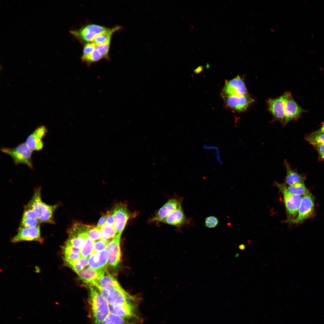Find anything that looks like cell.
Listing matches in <instances>:
<instances>
[{"label": "cell", "instance_id": "1", "mask_svg": "<svg viewBox=\"0 0 324 324\" xmlns=\"http://www.w3.org/2000/svg\"><path fill=\"white\" fill-rule=\"evenodd\" d=\"M87 285L89 290L92 324H102L110 313L109 304L96 287L91 284Z\"/></svg>", "mask_w": 324, "mask_h": 324}, {"label": "cell", "instance_id": "2", "mask_svg": "<svg viewBox=\"0 0 324 324\" xmlns=\"http://www.w3.org/2000/svg\"><path fill=\"white\" fill-rule=\"evenodd\" d=\"M26 207L37 210L40 213L38 219L40 223L55 224L53 214L58 205L47 204L43 202L41 198L40 188L36 189Z\"/></svg>", "mask_w": 324, "mask_h": 324}, {"label": "cell", "instance_id": "3", "mask_svg": "<svg viewBox=\"0 0 324 324\" xmlns=\"http://www.w3.org/2000/svg\"><path fill=\"white\" fill-rule=\"evenodd\" d=\"M96 287L105 298L110 305L116 306L126 303L137 304L139 298L130 294L121 286L110 292H108L97 285Z\"/></svg>", "mask_w": 324, "mask_h": 324}, {"label": "cell", "instance_id": "4", "mask_svg": "<svg viewBox=\"0 0 324 324\" xmlns=\"http://www.w3.org/2000/svg\"><path fill=\"white\" fill-rule=\"evenodd\" d=\"M1 150L3 152L10 155L16 165L24 164L33 170L32 158V152L26 142L21 143L13 148L3 147Z\"/></svg>", "mask_w": 324, "mask_h": 324}, {"label": "cell", "instance_id": "5", "mask_svg": "<svg viewBox=\"0 0 324 324\" xmlns=\"http://www.w3.org/2000/svg\"><path fill=\"white\" fill-rule=\"evenodd\" d=\"M274 185L282 193L284 197L286 211L290 216H294L298 213L303 197L302 196L293 194L288 190L284 183H274Z\"/></svg>", "mask_w": 324, "mask_h": 324}, {"label": "cell", "instance_id": "6", "mask_svg": "<svg viewBox=\"0 0 324 324\" xmlns=\"http://www.w3.org/2000/svg\"><path fill=\"white\" fill-rule=\"evenodd\" d=\"M112 211L115 220L113 227L118 234L123 232L128 221L134 216V214L131 213L122 202L116 204Z\"/></svg>", "mask_w": 324, "mask_h": 324}, {"label": "cell", "instance_id": "7", "mask_svg": "<svg viewBox=\"0 0 324 324\" xmlns=\"http://www.w3.org/2000/svg\"><path fill=\"white\" fill-rule=\"evenodd\" d=\"M314 209V199L309 193L303 197L297 217L295 219H288L286 221L290 224L301 222L312 216Z\"/></svg>", "mask_w": 324, "mask_h": 324}, {"label": "cell", "instance_id": "8", "mask_svg": "<svg viewBox=\"0 0 324 324\" xmlns=\"http://www.w3.org/2000/svg\"><path fill=\"white\" fill-rule=\"evenodd\" d=\"M13 243L27 241H36L43 243L44 239L41 235L40 226L27 228H19L16 235L11 239Z\"/></svg>", "mask_w": 324, "mask_h": 324}, {"label": "cell", "instance_id": "9", "mask_svg": "<svg viewBox=\"0 0 324 324\" xmlns=\"http://www.w3.org/2000/svg\"><path fill=\"white\" fill-rule=\"evenodd\" d=\"M291 94L290 92H287L279 98L269 99L267 101L269 110L276 119L282 123L284 122L285 103Z\"/></svg>", "mask_w": 324, "mask_h": 324}, {"label": "cell", "instance_id": "10", "mask_svg": "<svg viewBox=\"0 0 324 324\" xmlns=\"http://www.w3.org/2000/svg\"><path fill=\"white\" fill-rule=\"evenodd\" d=\"M247 93L245 83L239 76L225 82L223 90V97L242 96Z\"/></svg>", "mask_w": 324, "mask_h": 324}, {"label": "cell", "instance_id": "11", "mask_svg": "<svg viewBox=\"0 0 324 324\" xmlns=\"http://www.w3.org/2000/svg\"><path fill=\"white\" fill-rule=\"evenodd\" d=\"M109 28L101 26L92 24L87 25L77 30L70 31L74 36L87 42H92L98 34L107 31Z\"/></svg>", "mask_w": 324, "mask_h": 324}, {"label": "cell", "instance_id": "12", "mask_svg": "<svg viewBox=\"0 0 324 324\" xmlns=\"http://www.w3.org/2000/svg\"><path fill=\"white\" fill-rule=\"evenodd\" d=\"M48 131L45 125H40L28 136L26 143L32 152L39 151L43 148L44 143L42 139Z\"/></svg>", "mask_w": 324, "mask_h": 324}, {"label": "cell", "instance_id": "13", "mask_svg": "<svg viewBox=\"0 0 324 324\" xmlns=\"http://www.w3.org/2000/svg\"><path fill=\"white\" fill-rule=\"evenodd\" d=\"M123 232L118 234L116 236L107 244L106 249L110 253L109 264L116 267L119 264L121 259L120 239Z\"/></svg>", "mask_w": 324, "mask_h": 324}, {"label": "cell", "instance_id": "14", "mask_svg": "<svg viewBox=\"0 0 324 324\" xmlns=\"http://www.w3.org/2000/svg\"><path fill=\"white\" fill-rule=\"evenodd\" d=\"M226 106L237 111L245 110L254 100L247 94L239 96L224 97Z\"/></svg>", "mask_w": 324, "mask_h": 324}, {"label": "cell", "instance_id": "15", "mask_svg": "<svg viewBox=\"0 0 324 324\" xmlns=\"http://www.w3.org/2000/svg\"><path fill=\"white\" fill-rule=\"evenodd\" d=\"M109 256V252L106 249L93 253L88 257V266L94 269L107 270Z\"/></svg>", "mask_w": 324, "mask_h": 324}, {"label": "cell", "instance_id": "16", "mask_svg": "<svg viewBox=\"0 0 324 324\" xmlns=\"http://www.w3.org/2000/svg\"><path fill=\"white\" fill-rule=\"evenodd\" d=\"M137 305L126 303L116 306L109 305L110 313L127 320H136L138 318L136 314Z\"/></svg>", "mask_w": 324, "mask_h": 324}, {"label": "cell", "instance_id": "17", "mask_svg": "<svg viewBox=\"0 0 324 324\" xmlns=\"http://www.w3.org/2000/svg\"><path fill=\"white\" fill-rule=\"evenodd\" d=\"M305 111L293 99L291 94L285 106L284 123L286 124L290 121L298 118Z\"/></svg>", "mask_w": 324, "mask_h": 324}, {"label": "cell", "instance_id": "18", "mask_svg": "<svg viewBox=\"0 0 324 324\" xmlns=\"http://www.w3.org/2000/svg\"><path fill=\"white\" fill-rule=\"evenodd\" d=\"M182 208L180 201L176 198L170 199L159 209L151 220L160 222L172 212Z\"/></svg>", "mask_w": 324, "mask_h": 324}, {"label": "cell", "instance_id": "19", "mask_svg": "<svg viewBox=\"0 0 324 324\" xmlns=\"http://www.w3.org/2000/svg\"><path fill=\"white\" fill-rule=\"evenodd\" d=\"M106 271L96 270L89 267H86L78 274L79 278L86 284H92L103 277Z\"/></svg>", "mask_w": 324, "mask_h": 324}, {"label": "cell", "instance_id": "20", "mask_svg": "<svg viewBox=\"0 0 324 324\" xmlns=\"http://www.w3.org/2000/svg\"><path fill=\"white\" fill-rule=\"evenodd\" d=\"M187 221L184 213L181 208L172 212L160 222L177 227H180Z\"/></svg>", "mask_w": 324, "mask_h": 324}, {"label": "cell", "instance_id": "21", "mask_svg": "<svg viewBox=\"0 0 324 324\" xmlns=\"http://www.w3.org/2000/svg\"><path fill=\"white\" fill-rule=\"evenodd\" d=\"M106 274L99 279L97 282L93 283L92 285H97L108 292H110L120 286L118 281L108 271L105 272Z\"/></svg>", "mask_w": 324, "mask_h": 324}, {"label": "cell", "instance_id": "22", "mask_svg": "<svg viewBox=\"0 0 324 324\" xmlns=\"http://www.w3.org/2000/svg\"><path fill=\"white\" fill-rule=\"evenodd\" d=\"M284 163L286 172L285 182L287 184L290 186L304 182V177L303 176L292 169L286 160H284Z\"/></svg>", "mask_w": 324, "mask_h": 324}, {"label": "cell", "instance_id": "23", "mask_svg": "<svg viewBox=\"0 0 324 324\" xmlns=\"http://www.w3.org/2000/svg\"><path fill=\"white\" fill-rule=\"evenodd\" d=\"M122 28L121 26H117L112 28H109L107 31L97 35L92 42L96 45L104 44L111 40V37L115 32Z\"/></svg>", "mask_w": 324, "mask_h": 324}, {"label": "cell", "instance_id": "24", "mask_svg": "<svg viewBox=\"0 0 324 324\" xmlns=\"http://www.w3.org/2000/svg\"><path fill=\"white\" fill-rule=\"evenodd\" d=\"M305 139L312 145L324 144V132L317 130L306 135Z\"/></svg>", "mask_w": 324, "mask_h": 324}, {"label": "cell", "instance_id": "25", "mask_svg": "<svg viewBox=\"0 0 324 324\" xmlns=\"http://www.w3.org/2000/svg\"><path fill=\"white\" fill-rule=\"evenodd\" d=\"M94 243V241L88 236L86 237L83 245L80 248L81 257L88 258L93 253Z\"/></svg>", "mask_w": 324, "mask_h": 324}, {"label": "cell", "instance_id": "26", "mask_svg": "<svg viewBox=\"0 0 324 324\" xmlns=\"http://www.w3.org/2000/svg\"><path fill=\"white\" fill-rule=\"evenodd\" d=\"M100 230L102 234L101 239L107 244L110 239L114 238L117 234L113 227L106 224L101 228Z\"/></svg>", "mask_w": 324, "mask_h": 324}, {"label": "cell", "instance_id": "27", "mask_svg": "<svg viewBox=\"0 0 324 324\" xmlns=\"http://www.w3.org/2000/svg\"><path fill=\"white\" fill-rule=\"evenodd\" d=\"M133 322L110 313L102 324H133Z\"/></svg>", "mask_w": 324, "mask_h": 324}, {"label": "cell", "instance_id": "28", "mask_svg": "<svg viewBox=\"0 0 324 324\" xmlns=\"http://www.w3.org/2000/svg\"><path fill=\"white\" fill-rule=\"evenodd\" d=\"M287 189L290 193L293 194L304 196L309 193L305 186L304 182L298 183L293 185L289 186L287 187Z\"/></svg>", "mask_w": 324, "mask_h": 324}, {"label": "cell", "instance_id": "29", "mask_svg": "<svg viewBox=\"0 0 324 324\" xmlns=\"http://www.w3.org/2000/svg\"><path fill=\"white\" fill-rule=\"evenodd\" d=\"M103 58L97 50L95 49L92 53L86 56H83L81 57L82 62L88 66L91 64L97 62Z\"/></svg>", "mask_w": 324, "mask_h": 324}, {"label": "cell", "instance_id": "30", "mask_svg": "<svg viewBox=\"0 0 324 324\" xmlns=\"http://www.w3.org/2000/svg\"><path fill=\"white\" fill-rule=\"evenodd\" d=\"M87 235L92 240L95 241L101 239L102 234L100 229L96 226L89 225Z\"/></svg>", "mask_w": 324, "mask_h": 324}, {"label": "cell", "instance_id": "31", "mask_svg": "<svg viewBox=\"0 0 324 324\" xmlns=\"http://www.w3.org/2000/svg\"><path fill=\"white\" fill-rule=\"evenodd\" d=\"M40 224L37 219L22 218L19 228L34 227L40 225Z\"/></svg>", "mask_w": 324, "mask_h": 324}, {"label": "cell", "instance_id": "32", "mask_svg": "<svg viewBox=\"0 0 324 324\" xmlns=\"http://www.w3.org/2000/svg\"><path fill=\"white\" fill-rule=\"evenodd\" d=\"M111 40L100 45H96V49L102 56L103 58L108 59V52L110 47Z\"/></svg>", "mask_w": 324, "mask_h": 324}, {"label": "cell", "instance_id": "33", "mask_svg": "<svg viewBox=\"0 0 324 324\" xmlns=\"http://www.w3.org/2000/svg\"><path fill=\"white\" fill-rule=\"evenodd\" d=\"M40 213L37 210L25 207L22 218H32L38 219Z\"/></svg>", "mask_w": 324, "mask_h": 324}, {"label": "cell", "instance_id": "34", "mask_svg": "<svg viewBox=\"0 0 324 324\" xmlns=\"http://www.w3.org/2000/svg\"><path fill=\"white\" fill-rule=\"evenodd\" d=\"M219 223L218 218L214 216L206 217L205 220V225L207 228H213L216 227Z\"/></svg>", "mask_w": 324, "mask_h": 324}, {"label": "cell", "instance_id": "35", "mask_svg": "<svg viewBox=\"0 0 324 324\" xmlns=\"http://www.w3.org/2000/svg\"><path fill=\"white\" fill-rule=\"evenodd\" d=\"M63 254L74 253L80 254V249L65 242L63 247Z\"/></svg>", "mask_w": 324, "mask_h": 324}, {"label": "cell", "instance_id": "36", "mask_svg": "<svg viewBox=\"0 0 324 324\" xmlns=\"http://www.w3.org/2000/svg\"><path fill=\"white\" fill-rule=\"evenodd\" d=\"M107 243L100 239L94 242L93 253H96L106 249Z\"/></svg>", "mask_w": 324, "mask_h": 324}, {"label": "cell", "instance_id": "37", "mask_svg": "<svg viewBox=\"0 0 324 324\" xmlns=\"http://www.w3.org/2000/svg\"><path fill=\"white\" fill-rule=\"evenodd\" d=\"M96 45L93 43L86 44L83 50V56L87 55L92 53L95 49Z\"/></svg>", "mask_w": 324, "mask_h": 324}, {"label": "cell", "instance_id": "38", "mask_svg": "<svg viewBox=\"0 0 324 324\" xmlns=\"http://www.w3.org/2000/svg\"><path fill=\"white\" fill-rule=\"evenodd\" d=\"M106 215V224L107 225L113 227L115 220L112 211H108Z\"/></svg>", "mask_w": 324, "mask_h": 324}, {"label": "cell", "instance_id": "39", "mask_svg": "<svg viewBox=\"0 0 324 324\" xmlns=\"http://www.w3.org/2000/svg\"><path fill=\"white\" fill-rule=\"evenodd\" d=\"M321 158L324 160V144H318L313 145Z\"/></svg>", "mask_w": 324, "mask_h": 324}, {"label": "cell", "instance_id": "40", "mask_svg": "<svg viewBox=\"0 0 324 324\" xmlns=\"http://www.w3.org/2000/svg\"><path fill=\"white\" fill-rule=\"evenodd\" d=\"M69 267L78 274L84 268L79 263V260L77 262L70 266Z\"/></svg>", "mask_w": 324, "mask_h": 324}, {"label": "cell", "instance_id": "41", "mask_svg": "<svg viewBox=\"0 0 324 324\" xmlns=\"http://www.w3.org/2000/svg\"><path fill=\"white\" fill-rule=\"evenodd\" d=\"M106 215H103L100 218L97 224L96 227L100 229L105 224L106 222Z\"/></svg>", "mask_w": 324, "mask_h": 324}, {"label": "cell", "instance_id": "42", "mask_svg": "<svg viewBox=\"0 0 324 324\" xmlns=\"http://www.w3.org/2000/svg\"><path fill=\"white\" fill-rule=\"evenodd\" d=\"M79 262L84 268H85L88 265V259L81 257L79 260Z\"/></svg>", "mask_w": 324, "mask_h": 324}, {"label": "cell", "instance_id": "43", "mask_svg": "<svg viewBox=\"0 0 324 324\" xmlns=\"http://www.w3.org/2000/svg\"><path fill=\"white\" fill-rule=\"evenodd\" d=\"M238 248L240 250H244L246 248V246L244 244H241L239 246Z\"/></svg>", "mask_w": 324, "mask_h": 324}, {"label": "cell", "instance_id": "44", "mask_svg": "<svg viewBox=\"0 0 324 324\" xmlns=\"http://www.w3.org/2000/svg\"><path fill=\"white\" fill-rule=\"evenodd\" d=\"M320 131L324 132V122H322L320 128L319 129Z\"/></svg>", "mask_w": 324, "mask_h": 324}]
</instances>
